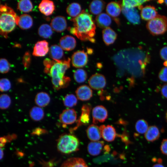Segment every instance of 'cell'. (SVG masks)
I'll return each mask as SVG.
<instances>
[{
	"label": "cell",
	"mask_w": 167,
	"mask_h": 167,
	"mask_svg": "<svg viewBox=\"0 0 167 167\" xmlns=\"http://www.w3.org/2000/svg\"><path fill=\"white\" fill-rule=\"evenodd\" d=\"M164 66L167 67V61H165L163 63Z\"/></svg>",
	"instance_id": "cell-48"
},
{
	"label": "cell",
	"mask_w": 167,
	"mask_h": 167,
	"mask_svg": "<svg viewBox=\"0 0 167 167\" xmlns=\"http://www.w3.org/2000/svg\"><path fill=\"white\" fill-rule=\"evenodd\" d=\"M73 26L69 27L70 32L82 41L95 42L96 25L92 16L84 10L77 17L71 19Z\"/></svg>",
	"instance_id": "cell-1"
},
{
	"label": "cell",
	"mask_w": 167,
	"mask_h": 167,
	"mask_svg": "<svg viewBox=\"0 0 167 167\" xmlns=\"http://www.w3.org/2000/svg\"><path fill=\"white\" fill-rule=\"evenodd\" d=\"M160 54L162 59L165 61H167V46L164 47L161 49Z\"/></svg>",
	"instance_id": "cell-44"
},
{
	"label": "cell",
	"mask_w": 167,
	"mask_h": 167,
	"mask_svg": "<svg viewBox=\"0 0 167 167\" xmlns=\"http://www.w3.org/2000/svg\"><path fill=\"white\" fill-rule=\"evenodd\" d=\"M67 22L65 17L62 16H58L54 17L50 23L52 29L58 32L64 31L67 28Z\"/></svg>",
	"instance_id": "cell-13"
},
{
	"label": "cell",
	"mask_w": 167,
	"mask_h": 167,
	"mask_svg": "<svg viewBox=\"0 0 167 167\" xmlns=\"http://www.w3.org/2000/svg\"><path fill=\"white\" fill-rule=\"evenodd\" d=\"M50 100V96L48 93L44 92H41L36 95L35 101L38 106L43 107L49 104Z\"/></svg>",
	"instance_id": "cell-29"
},
{
	"label": "cell",
	"mask_w": 167,
	"mask_h": 167,
	"mask_svg": "<svg viewBox=\"0 0 167 167\" xmlns=\"http://www.w3.org/2000/svg\"><path fill=\"white\" fill-rule=\"evenodd\" d=\"M152 167H165L164 165L161 164H156L154 165Z\"/></svg>",
	"instance_id": "cell-46"
},
{
	"label": "cell",
	"mask_w": 167,
	"mask_h": 167,
	"mask_svg": "<svg viewBox=\"0 0 167 167\" xmlns=\"http://www.w3.org/2000/svg\"><path fill=\"white\" fill-rule=\"evenodd\" d=\"M74 77L77 82L83 83L86 80L87 78V73L83 69H78L74 72Z\"/></svg>",
	"instance_id": "cell-35"
},
{
	"label": "cell",
	"mask_w": 167,
	"mask_h": 167,
	"mask_svg": "<svg viewBox=\"0 0 167 167\" xmlns=\"http://www.w3.org/2000/svg\"><path fill=\"white\" fill-rule=\"evenodd\" d=\"M86 132L89 139L92 141H98L101 137L99 127L95 124L90 125L88 127Z\"/></svg>",
	"instance_id": "cell-21"
},
{
	"label": "cell",
	"mask_w": 167,
	"mask_h": 167,
	"mask_svg": "<svg viewBox=\"0 0 167 167\" xmlns=\"http://www.w3.org/2000/svg\"><path fill=\"white\" fill-rule=\"evenodd\" d=\"M96 24L99 27L105 28L110 25L112 19L107 14L102 13L97 15L95 19Z\"/></svg>",
	"instance_id": "cell-22"
},
{
	"label": "cell",
	"mask_w": 167,
	"mask_h": 167,
	"mask_svg": "<svg viewBox=\"0 0 167 167\" xmlns=\"http://www.w3.org/2000/svg\"><path fill=\"white\" fill-rule=\"evenodd\" d=\"M11 103V99L8 95L1 94L0 97V107L2 109H7L10 105Z\"/></svg>",
	"instance_id": "cell-37"
},
{
	"label": "cell",
	"mask_w": 167,
	"mask_h": 167,
	"mask_svg": "<svg viewBox=\"0 0 167 167\" xmlns=\"http://www.w3.org/2000/svg\"><path fill=\"white\" fill-rule=\"evenodd\" d=\"M19 17L14 11L6 4H1L0 7V31L5 38L17 25Z\"/></svg>",
	"instance_id": "cell-3"
},
{
	"label": "cell",
	"mask_w": 167,
	"mask_h": 167,
	"mask_svg": "<svg viewBox=\"0 0 167 167\" xmlns=\"http://www.w3.org/2000/svg\"><path fill=\"white\" fill-rule=\"evenodd\" d=\"M161 94L164 98L167 99V83L163 85L161 89Z\"/></svg>",
	"instance_id": "cell-45"
},
{
	"label": "cell",
	"mask_w": 167,
	"mask_h": 167,
	"mask_svg": "<svg viewBox=\"0 0 167 167\" xmlns=\"http://www.w3.org/2000/svg\"><path fill=\"white\" fill-rule=\"evenodd\" d=\"M17 7V9L21 12H29L32 10L33 5L30 0H21L18 2Z\"/></svg>",
	"instance_id": "cell-33"
},
{
	"label": "cell",
	"mask_w": 167,
	"mask_h": 167,
	"mask_svg": "<svg viewBox=\"0 0 167 167\" xmlns=\"http://www.w3.org/2000/svg\"><path fill=\"white\" fill-rule=\"evenodd\" d=\"M146 28L153 36L163 34L167 31V18L158 15L154 18L148 22Z\"/></svg>",
	"instance_id": "cell-5"
},
{
	"label": "cell",
	"mask_w": 167,
	"mask_h": 167,
	"mask_svg": "<svg viewBox=\"0 0 167 167\" xmlns=\"http://www.w3.org/2000/svg\"><path fill=\"white\" fill-rule=\"evenodd\" d=\"M3 151L2 149V148H0V159H1L3 157Z\"/></svg>",
	"instance_id": "cell-47"
},
{
	"label": "cell",
	"mask_w": 167,
	"mask_h": 167,
	"mask_svg": "<svg viewBox=\"0 0 167 167\" xmlns=\"http://www.w3.org/2000/svg\"><path fill=\"white\" fill-rule=\"evenodd\" d=\"M159 79L161 81L167 82V67H163L158 74Z\"/></svg>",
	"instance_id": "cell-41"
},
{
	"label": "cell",
	"mask_w": 167,
	"mask_h": 167,
	"mask_svg": "<svg viewBox=\"0 0 167 167\" xmlns=\"http://www.w3.org/2000/svg\"><path fill=\"white\" fill-rule=\"evenodd\" d=\"M79 142L74 135L65 134L58 138L57 144L58 150L64 154H69L79 150Z\"/></svg>",
	"instance_id": "cell-4"
},
{
	"label": "cell",
	"mask_w": 167,
	"mask_h": 167,
	"mask_svg": "<svg viewBox=\"0 0 167 167\" xmlns=\"http://www.w3.org/2000/svg\"><path fill=\"white\" fill-rule=\"evenodd\" d=\"M104 145V142L103 141L91 142L88 145V152L92 156L98 155L101 152Z\"/></svg>",
	"instance_id": "cell-25"
},
{
	"label": "cell",
	"mask_w": 167,
	"mask_h": 167,
	"mask_svg": "<svg viewBox=\"0 0 167 167\" xmlns=\"http://www.w3.org/2000/svg\"><path fill=\"white\" fill-rule=\"evenodd\" d=\"M105 2L103 1L95 0L92 1L89 6L90 12L93 14L98 15L104 9Z\"/></svg>",
	"instance_id": "cell-28"
},
{
	"label": "cell",
	"mask_w": 167,
	"mask_h": 167,
	"mask_svg": "<svg viewBox=\"0 0 167 167\" xmlns=\"http://www.w3.org/2000/svg\"><path fill=\"white\" fill-rule=\"evenodd\" d=\"M10 69V64L5 58L0 59V71L2 74L7 73Z\"/></svg>",
	"instance_id": "cell-38"
},
{
	"label": "cell",
	"mask_w": 167,
	"mask_h": 167,
	"mask_svg": "<svg viewBox=\"0 0 167 167\" xmlns=\"http://www.w3.org/2000/svg\"><path fill=\"white\" fill-rule=\"evenodd\" d=\"M49 55L53 60L57 61L63 60L64 53L63 49L59 45H54L49 49Z\"/></svg>",
	"instance_id": "cell-24"
},
{
	"label": "cell",
	"mask_w": 167,
	"mask_h": 167,
	"mask_svg": "<svg viewBox=\"0 0 167 167\" xmlns=\"http://www.w3.org/2000/svg\"><path fill=\"white\" fill-rule=\"evenodd\" d=\"M88 84L90 87L96 90L103 89L106 85V80L102 75L96 73L92 75L88 80Z\"/></svg>",
	"instance_id": "cell-9"
},
{
	"label": "cell",
	"mask_w": 167,
	"mask_h": 167,
	"mask_svg": "<svg viewBox=\"0 0 167 167\" xmlns=\"http://www.w3.org/2000/svg\"><path fill=\"white\" fill-rule=\"evenodd\" d=\"M160 134L158 128L156 126H152L149 127L144 134V137L147 141L152 142L159 139Z\"/></svg>",
	"instance_id": "cell-27"
},
{
	"label": "cell",
	"mask_w": 167,
	"mask_h": 167,
	"mask_svg": "<svg viewBox=\"0 0 167 167\" xmlns=\"http://www.w3.org/2000/svg\"><path fill=\"white\" fill-rule=\"evenodd\" d=\"M43 110L39 106H34L30 110L29 115L31 118L35 121L41 120L44 116Z\"/></svg>",
	"instance_id": "cell-31"
},
{
	"label": "cell",
	"mask_w": 167,
	"mask_h": 167,
	"mask_svg": "<svg viewBox=\"0 0 167 167\" xmlns=\"http://www.w3.org/2000/svg\"><path fill=\"white\" fill-rule=\"evenodd\" d=\"M122 11L129 22L135 24L140 23V16L135 8H128L122 6Z\"/></svg>",
	"instance_id": "cell-11"
},
{
	"label": "cell",
	"mask_w": 167,
	"mask_h": 167,
	"mask_svg": "<svg viewBox=\"0 0 167 167\" xmlns=\"http://www.w3.org/2000/svg\"><path fill=\"white\" fill-rule=\"evenodd\" d=\"M40 11L46 16L52 15L55 9L54 2L49 0H44L41 1L38 6Z\"/></svg>",
	"instance_id": "cell-19"
},
{
	"label": "cell",
	"mask_w": 167,
	"mask_h": 167,
	"mask_svg": "<svg viewBox=\"0 0 167 167\" xmlns=\"http://www.w3.org/2000/svg\"><path fill=\"white\" fill-rule=\"evenodd\" d=\"M31 55L29 52L25 53L22 60V62L25 67L28 68L29 67L31 62Z\"/></svg>",
	"instance_id": "cell-42"
},
{
	"label": "cell",
	"mask_w": 167,
	"mask_h": 167,
	"mask_svg": "<svg viewBox=\"0 0 167 167\" xmlns=\"http://www.w3.org/2000/svg\"><path fill=\"white\" fill-rule=\"evenodd\" d=\"M77 116L76 112L74 109H67L64 110L60 114L59 119L63 124L71 125L76 121Z\"/></svg>",
	"instance_id": "cell-10"
},
{
	"label": "cell",
	"mask_w": 167,
	"mask_h": 167,
	"mask_svg": "<svg viewBox=\"0 0 167 167\" xmlns=\"http://www.w3.org/2000/svg\"><path fill=\"white\" fill-rule=\"evenodd\" d=\"M92 115L93 123L96 124L104 122L108 117V113L104 106L98 105L93 109Z\"/></svg>",
	"instance_id": "cell-7"
},
{
	"label": "cell",
	"mask_w": 167,
	"mask_h": 167,
	"mask_svg": "<svg viewBox=\"0 0 167 167\" xmlns=\"http://www.w3.org/2000/svg\"><path fill=\"white\" fill-rule=\"evenodd\" d=\"M48 42L45 40L39 41L35 44L32 55L36 57H43L49 52Z\"/></svg>",
	"instance_id": "cell-14"
},
{
	"label": "cell",
	"mask_w": 167,
	"mask_h": 167,
	"mask_svg": "<svg viewBox=\"0 0 167 167\" xmlns=\"http://www.w3.org/2000/svg\"><path fill=\"white\" fill-rule=\"evenodd\" d=\"M38 33L39 35L44 38L50 37L53 34V29L51 26L47 24H43L39 27Z\"/></svg>",
	"instance_id": "cell-32"
},
{
	"label": "cell",
	"mask_w": 167,
	"mask_h": 167,
	"mask_svg": "<svg viewBox=\"0 0 167 167\" xmlns=\"http://www.w3.org/2000/svg\"><path fill=\"white\" fill-rule=\"evenodd\" d=\"M60 46L66 51H71L75 48L76 41L73 36L70 35H66L62 37L59 41Z\"/></svg>",
	"instance_id": "cell-16"
},
{
	"label": "cell",
	"mask_w": 167,
	"mask_h": 167,
	"mask_svg": "<svg viewBox=\"0 0 167 167\" xmlns=\"http://www.w3.org/2000/svg\"><path fill=\"white\" fill-rule=\"evenodd\" d=\"M106 11L107 14L114 18L117 24H119V20L117 17L120 15L122 11V7L119 3L115 2H110L106 6Z\"/></svg>",
	"instance_id": "cell-15"
},
{
	"label": "cell",
	"mask_w": 167,
	"mask_h": 167,
	"mask_svg": "<svg viewBox=\"0 0 167 167\" xmlns=\"http://www.w3.org/2000/svg\"><path fill=\"white\" fill-rule=\"evenodd\" d=\"M117 36L116 32L109 27L104 29L102 31L103 40L107 45L113 44L117 39Z\"/></svg>",
	"instance_id": "cell-20"
},
{
	"label": "cell",
	"mask_w": 167,
	"mask_h": 167,
	"mask_svg": "<svg viewBox=\"0 0 167 167\" xmlns=\"http://www.w3.org/2000/svg\"><path fill=\"white\" fill-rule=\"evenodd\" d=\"M165 118L166 121H167V111H166L165 113Z\"/></svg>",
	"instance_id": "cell-49"
},
{
	"label": "cell",
	"mask_w": 167,
	"mask_h": 167,
	"mask_svg": "<svg viewBox=\"0 0 167 167\" xmlns=\"http://www.w3.org/2000/svg\"><path fill=\"white\" fill-rule=\"evenodd\" d=\"M33 23L32 19L30 15L24 14L19 17L17 25L22 29L26 30L30 28Z\"/></svg>",
	"instance_id": "cell-26"
},
{
	"label": "cell",
	"mask_w": 167,
	"mask_h": 167,
	"mask_svg": "<svg viewBox=\"0 0 167 167\" xmlns=\"http://www.w3.org/2000/svg\"><path fill=\"white\" fill-rule=\"evenodd\" d=\"M164 2L165 4L167 6V0L164 1Z\"/></svg>",
	"instance_id": "cell-50"
},
{
	"label": "cell",
	"mask_w": 167,
	"mask_h": 167,
	"mask_svg": "<svg viewBox=\"0 0 167 167\" xmlns=\"http://www.w3.org/2000/svg\"><path fill=\"white\" fill-rule=\"evenodd\" d=\"M101 136L108 142H112L115 139L116 133L114 128L111 125H102L99 127Z\"/></svg>",
	"instance_id": "cell-12"
},
{
	"label": "cell",
	"mask_w": 167,
	"mask_h": 167,
	"mask_svg": "<svg viewBox=\"0 0 167 167\" xmlns=\"http://www.w3.org/2000/svg\"><path fill=\"white\" fill-rule=\"evenodd\" d=\"M160 150L163 154L167 155V139H164L162 140Z\"/></svg>",
	"instance_id": "cell-43"
},
{
	"label": "cell",
	"mask_w": 167,
	"mask_h": 167,
	"mask_svg": "<svg viewBox=\"0 0 167 167\" xmlns=\"http://www.w3.org/2000/svg\"><path fill=\"white\" fill-rule=\"evenodd\" d=\"M61 167H88L82 158L73 157L67 159L62 164Z\"/></svg>",
	"instance_id": "cell-23"
},
{
	"label": "cell",
	"mask_w": 167,
	"mask_h": 167,
	"mask_svg": "<svg viewBox=\"0 0 167 167\" xmlns=\"http://www.w3.org/2000/svg\"><path fill=\"white\" fill-rule=\"evenodd\" d=\"M88 62L87 54L84 50L76 51L71 57L72 66L76 68H81L85 66Z\"/></svg>",
	"instance_id": "cell-8"
},
{
	"label": "cell",
	"mask_w": 167,
	"mask_h": 167,
	"mask_svg": "<svg viewBox=\"0 0 167 167\" xmlns=\"http://www.w3.org/2000/svg\"><path fill=\"white\" fill-rule=\"evenodd\" d=\"M11 87L10 80L6 78H2L0 80V90L2 92L9 90Z\"/></svg>",
	"instance_id": "cell-39"
},
{
	"label": "cell",
	"mask_w": 167,
	"mask_h": 167,
	"mask_svg": "<svg viewBox=\"0 0 167 167\" xmlns=\"http://www.w3.org/2000/svg\"><path fill=\"white\" fill-rule=\"evenodd\" d=\"M65 106L67 107H71L75 106L77 103V99L73 94L66 95L63 100Z\"/></svg>",
	"instance_id": "cell-36"
},
{
	"label": "cell",
	"mask_w": 167,
	"mask_h": 167,
	"mask_svg": "<svg viewBox=\"0 0 167 167\" xmlns=\"http://www.w3.org/2000/svg\"><path fill=\"white\" fill-rule=\"evenodd\" d=\"M71 59L56 61L45 59L44 61L45 71L51 77L52 82L57 90L67 87L70 81L69 77L65 76L66 70L70 67Z\"/></svg>",
	"instance_id": "cell-2"
},
{
	"label": "cell",
	"mask_w": 167,
	"mask_h": 167,
	"mask_svg": "<svg viewBox=\"0 0 167 167\" xmlns=\"http://www.w3.org/2000/svg\"><path fill=\"white\" fill-rule=\"evenodd\" d=\"M140 16L145 20L150 21L156 17L157 12L155 8L153 6L147 5L141 9Z\"/></svg>",
	"instance_id": "cell-18"
},
{
	"label": "cell",
	"mask_w": 167,
	"mask_h": 167,
	"mask_svg": "<svg viewBox=\"0 0 167 167\" xmlns=\"http://www.w3.org/2000/svg\"><path fill=\"white\" fill-rule=\"evenodd\" d=\"M91 106L89 104L83 105L81 108V113L79 119L76 122L75 126L71 129L72 131L76 130L79 126L88 124L90 120V113Z\"/></svg>",
	"instance_id": "cell-6"
},
{
	"label": "cell",
	"mask_w": 167,
	"mask_h": 167,
	"mask_svg": "<svg viewBox=\"0 0 167 167\" xmlns=\"http://www.w3.org/2000/svg\"><path fill=\"white\" fill-rule=\"evenodd\" d=\"M135 127L136 131L140 134H145L149 127L148 123L144 119L138 120L135 123Z\"/></svg>",
	"instance_id": "cell-34"
},
{
	"label": "cell",
	"mask_w": 167,
	"mask_h": 167,
	"mask_svg": "<svg viewBox=\"0 0 167 167\" xmlns=\"http://www.w3.org/2000/svg\"><path fill=\"white\" fill-rule=\"evenodd\" d=\"M81 7L80 5L77 2H73L67 7L66 11L71 17L75 18L78 16L81 12Z\"/></svg>",
	"instance_id": "cell-30"
},
{
	"label": "cell",
	"mask_w": 167,
	"mask_h": 167,
	"mask_svg": "<svg viewBox=\"0 0 167 167\" xmlns=\"http://www.w3.org/2000/svg\"><path fill=\"white\" fill-rule=\"evenodd\" d=\"M139 6L137 0H123L122 2V6L125 7L135 8Z\"/></svg>",
	"instance_id": "cell-40"
},
{
	"label": "cell",
	"mask_w": 167,
	"mask_h": 167,
	"mask_svg": "<svg viewBox=\"0 0 167 167\" xmlns=\"http://www.w3.org/2000/svg\"><path fill=\"white\" fill-rule=\"evenodd\" d=\"M78 98L82 101H87L90 99L92 96V91L87 85H81L75 91Z\"/></svg>",
	"instance_id": "cell-17"
}]
</instances>
